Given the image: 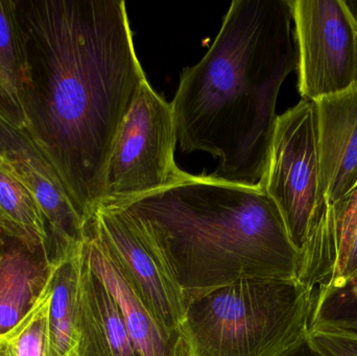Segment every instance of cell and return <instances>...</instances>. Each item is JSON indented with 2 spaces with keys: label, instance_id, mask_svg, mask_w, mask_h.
I'll use <instances>...</instances> for the list:
<instances>
[{
  "label": "cell",
  "instance_id": "cell-1",
  "mask_svg": "<svg viewBox=\"0 0 357 356\" xmlns=\"http://www.w3.org/2000/svg\"><path fill=\"white\" fill-rule=\"evenodd\" d=\"M24 41V131L84 222L102 205L121 123L146 77L123 0H16Z\"/></svg>",
  "mask_w": 357,
  "mask_h": 356
},
{
  "label": "cell",
  "instance_id": "cell-2",
  "mask_svg": "<svg viewBox=\"0 0 357 356\" xmlns=\"http://www.w3.org/2000/svg\"><path fill=\"white\" fill-rule=\"evenodd\" d=\"M291 0H234L207 54L171 102L184 153L220 161L210 177L261 187L283 82L298 66Z\"/></svg>",
  "mask_w": 357,
  "mask_h": 356
},
{
  "label": "cell",
  "instance_id": "cell-3",
  "mask_svg": "<svg viewBox=\"0 0 357 356\" xmlns=\"http://www.w3.org/2000/svg\"><path fill=\"white\" fill-rule=\"evenodd\" d=\"M116 207L156 249L186 303L239 280H298L300 252L262 188L190 175Z\"/></svg>",
  "mask_w": 357,
  "mask_h": 356
},
{
  "label": "cell",
  "instance_id": "cell-4",
  "mask_svg": "<svg viewBox=\"0 0 357 356\" xmlns=\"http://www.w3.org/2000/svg\"><path fill=\"white\" fill-rule=\"evenodd\" d=\"M314 290L245 279L190 299L181 332L190 356H279L310 332Z\"/></svg>",
  "mask_w": 357,
  "mask_h": 356
},
{
  "label": "cell",
  "instance_id": "cell-5",
  "mask_svg": "<svg viewBox=\"0 0 357 356\" xmlns=\"http://www.w3.org/2000/svg\"><path fill=\"white\" fill-rule=\"evenodd\" d=\"M176 144L172 104L146 79L113 144L100 207L117 206L187 179L190 173L175 162Z\"/></svg>",
  "mask_w": 357,
  "mask_h": 356
},
{
  "label": "cell",
  "instance_id": "cell-6",
  "mask_svg": "<svg viewBox=\"0 0 357 356\" xmlns=\"http://www.w3.org/2000/svg\"><path fill=\"white\" fill-rule=\"evenodd\" d=\"M318 110L302 100L278 115L261 187L278 207L294 246L301 252L319 204Z\"/></svg>",
  "mask_w": 357,
  "mask_h": 356
},
{
  "label": "cell",
  "instance_id": "cell-7",
  "mask_svg": "<svg viewBox=\"0 0 357 356\" xmlns=\"http://www.w3.org/2000/svg\"><path fill=\"white\" fill-rule=\"evenodd\" d=\"M302 100L357 86V19L344 0H291Z\"/></svg>",
  "mask_w": 357,
  "mask_h": 356
},
{
  "label": "cell",
  "instance_id": "cell-8",
  "mask_svg": "<svg viewBox=\"0 0 357 356\" xmlns=\"http://www.w3.org/2000/svg\"><path fill=\"white\" fill-rule=\"evenodd\" d=\"M96 231L136 294L171 334H182L186 301L150 240L121 207H100L92 217Z\"/></svg>",
  "mask_w": 357,
  "mask_h": 356
},
{
  "label": "cell",
  "instance_id": "cell-9",
  "mask_svg": "<svg viewBox=\"0 0 357 356\" xmlns=\"http://www.w3.org/2000/svg\"><path fill=\"white\" fill-rule=\"evenodd\" d=\"M0 155L41 207L50 231L54 258L77 252L85 222L69 198L58 173L24 130L0 118Z\"/></svg>",
  "mask_w": 357,
  "mask_h": 356
},
{
  "label": "cell",
  "instance_id": "cell-10",
  "mask_svg": "<svg viewBox=\"0 0 357 356\" xmlns=\"http://www.w3.org/2000/svg\"><path fill=\"white\" fill-rule=\"evenodd\" d=\"M82 254L116 301L138 356H190L183 334H171L142 302L109 252L90 217L84 226Z\"/></svg>",
  "mask_w": 357,
  "mask_h": 356
},
{
  "label": "cell",
  "instance_id": "cell-11",
  "mask_svg": "<svg viewBox=\"0 0 357 356\" xmlns=\"http://www.w3.org/2000/svg\"><path fill=\"white\" fill-rule=\"evenodd\" d=\"M319 198L335 205L357 182V86L317 100Z\"/></svg>",
  "mask_w": 357,
  "mask_h": 356
},
{
  "label": "cell",
  "instance_id": "cell-12",
  "mask_svg": "<svg viewBox=\"0 0 357 356\" xmlns=\"http://www.w3.org/2000/svg\"><path fill=\"white\" fill-rule=\"evenodd\" d=\"M79 309L81 356H138L116 301L82 251Z\"/></svg>",
  "mask_w": 357,
  "mask_h": 356
},
{
  "label": "cell",
  "instance_id": "cell-13",
  "mask_svg": "<svg viewBox=\"0 0 357 356\" xmlns=\"http://www.w3.org/2000/svg\"><path fill=\"white\" fill-rule=\"evenodd\" d=\"M54 259L3 236L0 249V334L14 327L43 292Z\"/></svg>",
  "mask_w": 357,
  "mask_h": 356
},
{
  "label": "cell",
  "instance_id": "cell-14",
  "mask_svg": "<svg viewBox=\"0 0 357 356\" xmlns=\"http://www.w3.org/2000/svg\"><path fill=\"white\" fill-rule=\"evenodd\" d=\"M0 233L54 259L41 207L0 155Z\"/></svg>",
  "mask_w": 357,
  "mask_h": 356
},
{
  "label": "cell",
  "instance_id": "cell-15",
  "mask_svg": "<svg viewBox=\"0 0 357 356\" xmlns=\"http://www.w3.org/2000/svg\"><path fill=\"white\" fill-rule=\"evenodd\" d=\"M81 247L59 259L48 315L47 356H81Z\"/></svg>",
  "mask_w": 357,
  "mask_h": 356
},
{
  "label": "cell",
  "instance_id": "cell-16",
  "mask_svg": "<svg viewBox=\"0 0 357 356\" xmlns=\"http://www.w3.org/2000/svg\"><path fill=\"white\" fill-rule=\"evenodd\" d=\"M26 86L24 41L16 0H0V118L24 130Z\"/></svg>",
  "mask_w": 357,
  "mask_h": 356
},
{
  "label": "cell",
  "instance_id": "cell-17",
  "mask_svg": "<svg viewBox=\"0 0 357 356\" xmlns=\"http://www.w3.org/2000/svg\"><path fill=\"white\" fill-rule=\"evenodd\" d=\"M59 259L54 258L47 284L31 311L0 334V356H47L48 315Z\"/></svg>",
  "mask_w": 357,
  "mask_h": 356
},
{
  "label": "cell",
  "instance_id": "cell-18",
  "mask_svg": "<svg viewBox=\"0 0 357 356\" xmlns=\"http://www.w3.org/2000/svg\"><path fill=\"white\" fill-rule=\"evenodd\" d=\"M312 328L357 332V276L345 284H324L314 290Z\"/></svg>",
  "mask_w": 357,
  "mask_h": 356
},
{
  "label": "cell",
  "instance_id": "cell-19",
  "mask_svg": "<svg viewBox=\"0 0 357 356\" xmlns=\"http://www.w3.org/2000/svg\"><path fill=\"white\" fill-rule=\"evenodd\" d=\"M307 341L321 356H357L356 332L312 328Z\"/></svg>",
  "mask_w": 357,
  "mask_h": 356
},
{
  "label": "cell",
  "instance_id": "cell-20",
  "mask_svg": "<svg viewBox=\"0 0 357 356\" xmlns=\"http://www.w3.org/2000/svg\"><path fill=\"white\" fill-rule=\"evenodd\" d=\"M356 276H357V234L354 242H352L351 246H350L349 250H348L347 254H346L339 274L333 280L325 284H345Z\"/></svg>",
  "mask_w": 357,
  "mask_h": 356
},
{
  "label": "cell",
  "instance_id": "cell-21",
  "mask_svg": "<svg viewBox=\"0 0 357 356\" xmlns=\"http://www.w3.org/2000/svg\"><path fill=\"white\" fill-rule=\"evenodd\" d=\"M279 356H321L310 346L308 343L307 339L302 341L299 344L289 348V350L285 351L284 353Z\"/></svg>",
  "mask_w": 357,
  "mask_h": 356
},
{
  "label": "cell",
  "instance_id": "cell-22",
  "mask_svg": "<svg viewBox=\"0 0 357 356\" xmlns=\"http://www.w3.org/2000/svg\"><path fill=\"white\" fill-rule=\"evenodd\" d=\"M2 244H3V235L0 233V249H1Z\"/></svg>",
  "mask_w": 357,
  "mask_h": 356
}]
</instances>
